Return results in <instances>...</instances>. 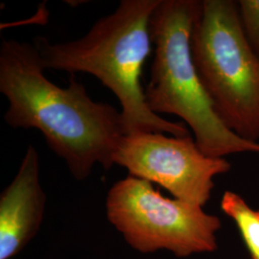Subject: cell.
<instances>
[{
  "instance_id": "obj_6",
  "label": "cell",
  "mask_w": 259,
  "mask_h": 259,
  "mask_svg": "<svg viewBox=\"0 0 259 259\" xmlns=\"http://www.w3.org/2000/svg\"><path fill=\"white\" fill-rule=\"evenodd\" d=\"M113 162L130 176L160 185L175 199L202 207L211 197L215 177L232 169L225 157L205 156L191 135L177 138L159 133L124 136Z\"/></svg>"
},
{
  "instance_id": "obj_7",
  "label": "cell",
  "mask_w": 259,
  "mask_h": 259,
  "mask_svg": "<svg viewBox=\"0 0 259 259\" xmlns=\"http://www.w3.org/2000/svg\"><path fill=\"white\" fill-rule=\"evenodd\" d=\"M46 205L39 157L29 145L16 176L0 195V259L16 257L36 237Z\"/></svg>"
},
{
  "instance_id": "obj_8",
  "label": "cell",
  "mask_w": 259,
  "mask_h": 259,
  "mask_svg": "<svg viewBox=\"0 0 259 259\" xmlns=\"http://www.w3.org/2000/svg\"><path fill=\"white\" fill-rule=\"evenodd\" d=\"M221 209L236 224L251 259H259V209L251 208L240 195L227 190Z\"/></svg>"
},
{
  "instance_id": "obj_2",
  "label": "cell",
  "mask_w": 259,
  "mask_h": 259,
  "mask_svg": "<svg viewBox=\"0 0 259 259\" xmlns=\"http://www.w3.org/2000/svg\"><path fill=\"white\" fill-rule=\"evenodd\" d=\"M158 3L122 0L83 37L56 44L37 37L34 46L45 69L89 73L112 92L120 103L125 136L159 133L183 138L190 135L184 123L166 120L149 110L140 82L153 49L150 21Z\"/></svg>"
},
{
  "instance_id": "obj_1",
  "label": "cell",
  "mask_w": 259,
  "mask_h": 259,
  "mask_svg": "<svg viewBox=\"0 0 259 259\" xmlns=\"http://www.w3.org/2000/svg\"><path fill=\"white\" fill-rule=\"evenodd\" d=\"M37 47L2 38L0 93L9 102L4 120L14 129H37L77 181L93 167L114 165L113 157L125 136L121 111L96 102L71 75L67 88L47 79Z\"/></svg>"
},
{
  "instance_id": "obj_9",
  "label": "cell",
  "mask_w": 259,
  "mask_h": 259,
  "mask_svg": "<svg viewBox=\"0 0 259 259\" xmlns=\"http://www.w3.org/2000/svg\"><path fill=\"white\" fill-rule=\"evenodd\" d=\"M237 3L245 37L259 58V0H239Z\"/></svg>"
},
{
  "instance_id": "obj_4",
  "label": "cell",
  "mask_w": 259,
  "mask_h": 259,
  "mask_svg": "<svg viewBox=\"0 0 259 259\" xmlns=\"http://www.w3.org/2000/svg\"><path fill=\"white\" fill-rule=\"evenodd\" d=\"M191 53L223 123L242 139L258 142L259 58L245 37L237 1H201Z\"/></svg>"
},
{
  "instance_id": "obj_3",
  "label": "cell",
  "mask_w": 259,
  "mask_h": 259,
  "mask_svg": "<svg viewBox=\"0 0 259 259\" xmlns=\"http://www.w3.org/2000/svg\"><path fill=\"white\" fill-rule=\"evenodd\" d=\"M200 8L199 0H159L150 21L154 58L145 102L155 114L185 121L207 157L259 154V142L242 139L223 123L196 70L191 35Z\"/></svg>"
},
{
  "instance_id": "obj_5",
  "label": "cell",
  "mask_w": 259,
  "mask_h": 259,
  "mask_svg": "<svg viewBox=\"0 0 259 259\" xmlns=\"http://www.w3.org/2000/svg\"><path fill=\"white\" fill-rule=\"evenodd\" d=\"M109 222L140 253L167 250L179 258L217 250L220 219L202 206L166 198L153 184L128 176L106 199Z\"/></svg>"
}]
</instances>
